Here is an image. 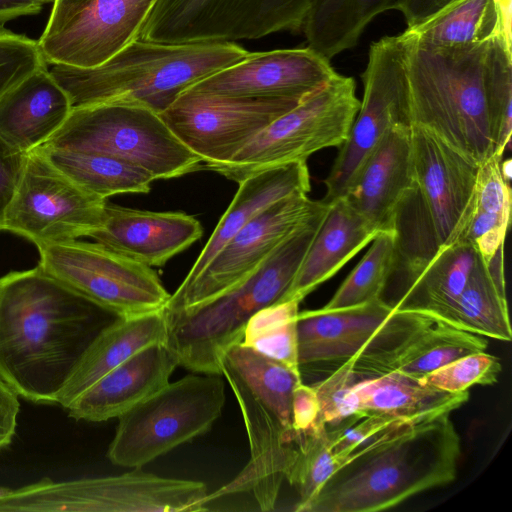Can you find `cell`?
Instances as JSON below:
<instances>
[{"label":"cell","mask_w":512,"mask_h":512,"mask_svg":"<svg viewBox=\"0 0 512 512\" xmlns=\"http://www.w3.org/2000/svg\"><path fill=\"white\" fill-rule=\"evenodd\" d=\"M118 316L38 265L0 278V377L37 404L56 399L96 336Z\"/></svg>","instance_id":"cell-1"},{"label":"cell","mask_w":512,"mask_h":512,"mask_svg":"<svg viewBox=\"0 0 512 512\" xmlns=\"http://www.w3.org/2000/svg\"><path fill=\"white\" fill-rule=\"evenodd\" d=\"M461 454L449 415L398 422L353 451L302 512H374L452 482Z\"/></svg>","instance_id":"cell-2"},{"label":"cell","mask_w":512,"mask_h":512,"mask_svg":"<svg viewBox=\"0 0 512 512\" xmlns=\"http://www.w3.org/2000/svg\"><path fill=\"white\" fill-rule=\"evenodd\" d=\"M220 371L239 405L250 455L236 477L209 493L207 500L250 493L262 511H272L298 453L292 395L301 382L300 371L242 343L224 353Z\"/></svg>","instance_id":"cell-3"},{"label":"cell","mask_w":512,"mask_h":512,"mask_svg":"<svg viewBox=\"0 0 512 512\" xmlns=\"http://www.w3.org/2000/svg\"><path fill=\"white\" fill-rule=\"evenodd\" d=\"M411 125L433 133L479 166L494 152L488 94V41L441 48L404 32Z\"/></svg>","instance_id":"cell-4"},{"label":"cell","mask_w":512,"mask_h":512,"mask_svg":"<svg viewBox=\"0 0 512 512\" xmlns=\"http://www.w3.org/2000/svg\"><path fill=\"white\" fill-rule=\"evenodd\" d=\"M234 42L163 44L136 39L90 68L52 65L72 106L130 102L157 113L185 90L248 55Z\"/></svg>","instance_id":"cell-5"},{"label":"cell","mask_w":512,"mask_h":512,"mask_svg":"<svg viewBox=\"0 0 512 512\" xmlns=\"http://www.w3.org/2000/svg\"><path fill=\"white\" fill-rule=\"evenodd\" d=\"M330 205L321 206L296 227L246 279L195 308L165 316L167 344L179 366L221 375L224 353L241 343L247 323L261 309L280 302L290 287Z\"/></svg>","instance_id":"cell-6"},{"label":"cell","mask_w":512,"mask_h":512,"mask_svg":"<svg viewBox=\"0 0 512 512\" xmlns=\"http://www.w3.org/2000/svg\"><path fill=\"white\" fill-rule=\"evenodd\" d=\"M44 146L111 155L145 170L155 180L204 168L159 113L130 102L73 107Z\"/></svg>","instance_id":"cell-7"},{"label":"cell","mask_w":512,"mask_h":512,"mask_svg":"<svg viewBox=\"0 0 512 512\" xmlns=\"http://www.w3.org/2000/svg\"><path fill=\"white\" fill-rule=\"evenodd\" d=\"M203 482L162 477L134 468L119 475L53 481L12 489L0 512H198L206 511Z\"/></svg>","instance_id":"cell-8"},{"label":"cell","mask_w":512,"mask_h":512,"mask_svg":"<svg viewBox=\"0 0 512 512\" xmlns=\"http://www.w3.org/2000/svg\"><path fill=\"white\" fill-rule=\"evenodd\" d=\"M225 404L222 375L196 373L168 383L118 418L111 463L141 468L207 433Z\"/></svg>","instance_id":"cell-9"},{"label":"cell","mask_w":512,"mask_h":512,"mask_svg":"<svg viewBox=\"0 0 512 512\" xmlns=\"http://www.w3.org/2000/svg\"><path fill=\"white\" fill-rule=\"evenodd\" d=\"M359 105L355 80L337 74L211 170L240 183L263 170L306 162L315 152L346 141Z\"/></svg>","instance_id":"cell-10"},{"label":"cell","mask_w":512,"mask_h":512,"mask_svg":"<svg viewBox=\"0 0 512 512\" xmlns=\"http://www.w3.org/2000/svg\"><path fill=\"white\" fill-rule=\"evenodd\" d=\"M308 5L309 0H155L136 39L233 42L300 31Z\"/></svg>","instance_id":"cell-11"},{"label":"cell","mask_w":512,"mask_h":512,"mask_svg":"<svg viewBox=\"0 0 512 512\" xmlns=\"http://www.w3.org/2000/svg\"><path fill=\"white\" fill-rule=\"evenodd\" d=\"M47 274L118 317L159 311L171 294L149 266L78 239L36 246Z\"/></svg>","instance_id":"cell-12"},{"label":"cell","mask_w":512,"mask_h":512,"mask_svg":"<svg viewBox=\"0 0 512 512\" xmlns=\"http://www.w3.org/2000/svg\"><path fill=\"white\" fill-rule=\"evenodd\" d=\"M361 78L364 91L358 112L324 180L326 193L321 200L327 205L345 196L361 166L390 127L411 125L402 35L385 36L371 44Z\"/></svg>","instance_id":"cell-13"},{"label":"cell","mask_w":512,"mask_h":512,"mask_svg":"<svg viewBox=\"0 0 512 512\" xmlns=\"http://www.w3.org/2000/svg\"><path fill=\"white\" fill-rule=\"evenodd\" d=\"M106 203L82 188L37 148L26 154L3 231L35 246L90 237L102 225Z\"/></svg>","instance_id":"cell-14"},{"label":"cell","mask_w":512,"mask_h":512,"mask_svg":"<svg viewBox=\"0 0 512 512\" xmlns=\"http://www.w3.org/2000/svg\"><path fill=\"white\" fill-rule=\"evenodd\" d=\"M302 100L235 97L188 88L160 116L204 168L230 161L255 135Z\"/></svg>","instance_id":"cell-15"},{"label":"cell","mask_w":512,"mask_h":512,"mask_svg":"<svg viewBox=\"0 0 512 512\" xmlns=\"http://www.w3.org/2000/svg\"><path fill=\"white\" fill-rule=\"evenodd\" d=\"M322 204L307 194L276 201L242 227L186 285H179L162 309L171 316L229 291L252 274L281 242Z\"/></svg>","instance_id":"cell-16"},{"label":"cell","mask_w":512,"mask_h":512,"mask_svg":"<svg viewBox=\"0 0 512 512\" xmlns=\"http://www.w3.org/2000/svg\"><path fill=\"white\" fill-rule=\"evenodd\" d=\"M437 321L424 313L397 309L382 298L350 307L299 312V366L386 350Z\"/></svg>","instance_id":"cell-17"},{"label":"cell","mask_w":512,"mask_h":512,"mask_svg":"<svg viewBox=\"0 0 512 512\" xmlns=\"http://www.w3.org/2000/svg\"><path fill=\"white\" fill-rule=\"evenodd\" d=\"M413 178L440 248L461 240L478 166L426 129L411 125Z\"/></svg>","instance_id":"cell-18"},{"label":"cell","mask_w":512,"mask_h":512,"mask_svg":"<svg viewBox=\"0 0 512 512\" xmlns=\"http://www.w3.org/2000/svg\"><path fill=\"white\" fill-rule=\"evenodd\" d=\"M337 74L329 59L307 46L249 52L190 88L225 96L303 100Z\"/></svg>","instance_id":"cell-19"},{"label":"cell","mask_w":512,"mask_h":512,"mask_svg":"<svg viewBox=\"0 0 512 512\" xmlns=\"http://www.w3.org/2000/svg\"><path fill=\"white\" fill-rule=\"evenodd\" d=\"M155 0H88L56 34L39 38L47 64L90 68L130 42Z\"/></svg>","instance_id":"cell-20"},{"label":"cell","mask_w":512,"mask_h":512,"mask_svg":"<svg viewBox=\"0 0 512 512\" xmlns=\"http://www.w3.org/2000/svg\"><path fill=\"white\" fill-rule=\"evenodd\" d=\"M203 234L200 222L183 212H153L106 203L97 243L149 267L164 265Z\"/></svg>","instance_id":"cell-21"},{"label":"cell","mask_w":512,"mask_h":512,"mask_svg":"<svg viewBox=\"0 0 512 512\" xmlns=\"http://www.w3.org/2000/svg\"><path fill=\"white\" fill-rule=\"evenodd\" d=\"M178 357L166 342L139 350L82 392L67 408L75 420L119 418L169 383Z\"/></svg>","instance_id":"cell-22"},{"label":"cell","mask_w":512,"mask_h":512,"mask_svg":"<svg viewBox=\"0 0 512 512\" xmlns=\"http://www.w3.org/2000/svg\"><path fill=\"white\" fill-rule=\"evenodd\" d=\"M414 186L411 125L390 127L343 197L377 230L393 229L395 210Z\"/></svg>","instance_id":"cell-23"},{"label":"cell","mask_w":512,"mask_h":512,"mask_svg":"<svg viewBox=\"0 0 512 512\" xmlns=\"http://www.w3.org/2000/svg\"><path fill=\"white\" fill-rule=\"evenodd\" d=\"M72 108L65 89L41 68L0 98V139L27 154L60 129Z\"/></svg>","instance_id":"cell-24"},{"label":"cell","mask_w":512,"mask_h":512,"mask_svg":"<svg viewBox=\"0 0 512 512\" xmlns=\"http://www.w3.org/2000/svg\"><path fill=\"white\" fill-rule=\"evenodd\" d=\"M487 344L483 336L437 321L389 349L360 353L349 360L359 380L390 372L420 379L460 357L485 351Z\"/></svg>","instance_id":"cell-25"},{"label":"cell","mask_w":512,"mask_h":512,"mask_svg":"<svg viewBox=\"0 0 512 512\" xmlns=\"http://www.w3.org/2000/svg\"><path fill=\"white\" fill-rule=\"evenodd\" d=\"M378 232L344 198L331 204L280 302H301L370 244Z\"/></svg>","instance_id":"cell-26"},{"label":"cell","mask_w":512,"mask_h":512,"mask_svg":"<svg viewBox=\"0 0 512 512\" xmlns=\"http://www.w3.org/2000/svg\"><path fill=\"white\" fill-rule=\"evenodd\" d=\"M168 325L162 310L118 317L92 341L56 404L66 409L82 392L146 346L167 342Z\"/></svg>","instance_id":"cell-27"},{"label":"cell","mask_w":512,"mask_h":512,"mask_svg":"<svg viewBox=\"0 0 512 512\" xmlns=\"http://www.w3.org/2000/svg\"><path fill=\"white\" fill-rule=\"evenodd\" d=\"M238 184L239 188L230 205L180 285L195 279L221 248L267 207L295 194H308L311 189L306 162L263 170Z\"/></svg>","instance_id":"cell-28"},{"label":"cell","mask_w":512,"mask_h":512,"mask_svg":"<svg viewBox=\"0 0 512 512\" xmlns=\"http://www.w3.org/2000/svg\"><path fill=\"white\" fill-rule=\"evenodd\" d=\"M354 393L357 413L381 414L410 422L450 415L469 398L468 390L447 392L399 372L360 380Z\"/></svg>","instance_id":"cell-29"},{"label":"cell","mask_w":512,"mask_h":512,"mask_svg":"<svg viewBox=\"0 0 512 512\" xmlns=\"http://www.w3.org/2000/svg\"><path fill=\"white\" fill-rule=\"evenodd\" d=\"M503 251L504 246L488 262L478 253L448 325L480 336L511 341Z\"/></svg>","instance_id":"cell-30"},{"label":"cell","mask_w":512,"mask_h":512,"mask_svg":"<svg viewBox=\"0 0 512 512\" xmlns=\"http://www.w3.org/2000/svg\"><path fill=\"white\" fill-rule=\"evenodd\" d=\"M404 33L429 48L486 42L511 37V0H456L424 23Z\"/></svg>","instance_id":"cell-31"},{"label":"cell","mask_w":512,"mask_h":512,"mask_svg":"<svg viewBox=\"0 0 512 512\" xmlns=\"http://www.w3.org/2000/svg\"><path fill=\"white\" fill-rule=\"evenodd\" d=\"M477 257L475 246L465 240L441 248L393 306L424 313L447 324Z\"/></svg>","instance_id":"cell-32"},{"label":"cell","mask_w":512,"mask_h":512,"mask_svg":"<svg viewBox=\"0 0 512 512\" xmlns=\"http://www.w3.org/2000/svg\"><path fill=\"white\" fill-rule=\"evenodd\" d=\"M396 5L397 0H309L302 31L308 47L330 60L355 47L367 25Z\"/></svg>","instance_id":"cell-33"},{"label":"cell","mask_w":512,"mask_h":512,"mask_svg":"<svg viewBox=\"0 0 512 512\" xmlns=\"http://www.w3.org/2000/svg\"><path fill=\"white\" fill-rule=\"evenodd\" d=\"M501 161L492 154L478 166L470 218L461 238L472 243L485 262L504 246L510 223L511 188L501 174Z\"/></svg>","instance_id":"cell-34"},{"label":"cell","mask_w":512,"mask_h":512,"mask_svg":"<svg viewBox=\"0 0 512 512\" xmlns=\"http://www.w3.org/2000/svg\"><path fill=\"white\" fill-rule=\"evenodd\" d=\"M39 149L82 188L103 200L123 193H148L155 181L145 170L111 155L44 145Z\"/></svg>","instance_id":"cell-35"},{"label":"cell","mask_w":512,"mask_h":512,"mask_svg":"<svg viewBox=\"0 0 512 512\" xmlns=\"http://www.w3.org/2000/svg\"><path fill=\"white\" fill-rule=\"evenodd\" d=\"M393 230L396 245L393 273L403 274L406 287L441 249L428 210L415 183L395 210Z\"/></svg>","instance_id":"cell-36"},{"label":"cell","mask_w":512,"mask_h":512,"mask_svg":"<svg viewBox=\"0 0 512 512\" xmlns=\"http://www.w3.org/2000/svg\"><path fill=\"white\" fill-rule=\"evenodd\" d=\"M396 263L395 233L381 230L324 309L363 304L378 298L392 277Z\"/></svg>","instance_id":"cell-37"},{"label":"cell","mask_w":512,"mask_h":512,"mask_svg":"<svg viewBox=\"0 0 512 512\" xmlns=\"http://www.w3.org/2000/svg\"><path fill=\"white\" fill-rule=\"evenodd\" d=\"M299 304L297 300H290L258 311L247 323L241 343L300 371L297 340Z\"/></svg>","instance_id":"cell-38"},{"label":"cell","mask_w":512,"mask_h":512,"mask_svg":"<svg viewBox=\"0 0 512 512\" xmlns=\"http://www.w3.org/2000/svg\"><path fill=\"white\" fill-rule=\"evenodd\" d=\"M297 446V457L286 480L299 494L294 510L302 512L341 464L332 451L324 423L316 422L310 430L297 434Z\"/></svg>","instance_id":"cell-39"},{"label":"cell","mask_w":512,"mask_h":512,"mask_svg":"<svg viewBox=\"0 0 512 512\" xmlns=\"http://www.w3.org/2000/svg\"><path fill=\"white\" fill-rule=\"evenodd\" d=\"M511 40L502 34L488 42L487 70L493 154L502 157L510 147L512 132V52Z\"/></svg>","instance_id":"cell-40"},{"label":"cell","mask_w":512,"mask_h":512,"mask_svg":"<svg viewBox=\"0 0 512 512\" xmlns=\"http://www.w3.org/2000/svg\"><path fill=\"white\" fill-rule=\"evenodd\" d=\"M501 370L499 359L483 351L460 357L420 379L435 388L458 393L474 385H493Z\"/></svg>","instance_id":"cell-41"},{"label":"cell","mask_w":512,"mask_h":512,"mask_svg":"<svg viewBox=\"0 0 512 512\" xmlns=\"http://www.w3.org/2000/svg\"><path fill=\"white\" fill-rule=\"evenodd\" d=\"M44 67L47 62L38 40L0 26V98Z\"/></svg>","instance_id":"cell-42"},{"label":"cell","mask_w":512,"mask_h":512,"mask_svg":"<svg viewBox=\"0 0 512 512\" xmlns=\"http://www.w3.org/2000/svg\"><path fill=\"white\" fill-rule=\"evenodd\" d=\"M359 381L347 359L331 375L314 385L320 406L317 422L333 427L356 414L354 387Z\"/></svg>","instance_id":"cell-43"},{"label":"cell","mask_w":512,"mask_h":512,"mask_svg":"<svg viewBox=\"0 0 512 512\" xmlns=\"http://www.w3.org/2000/svg\"><path fill=\"white\" fill-rule=\"evenodd\" d=\"M26 154L18 152L0 139V232L3 231L4 219L13 198Z\"/></svg>","instance_id":"cell-44"},{"label":"cell","mask_w":512,"mask_h":512,"mask_svg":"<svg viewBox=\"0 0 512 512\" xmlns=\"http://www.w3.org/2000/svg\"><path fill=\"white\" fill-rule=\"evenodd\" d=\"M319 400L313 386L300 382L292 395V426L296 434L310 430L317 422Z\"/></svg>","instance_id":"cell-45"},{"label":"cell","mask_w":512,"mask_h":512,"mask_svg":"<svg viewBox=\"0 0 512 512\" xmlns=\"http://www.w3.org/2000/svg\"><path fill=\"white\" fill-rule=\"evenodd\" d=\"M18 395L0 377V450L10 445L20 410Z\"/></svg>","instance_id":"cell-46"},{"label":"cell","mask_w":512,"mask_h":512,"mask_svg":"<svg viewBox=\"0 0 512 512\" xmlns=\"http://www.w3.org/2000/svg\"><path fill=\"white\" fill-rule=\"evenodd\" d=\"M456 0H397L396 9L406 21L407 28L416 27Z\"/></svg>","instance_id":"cell-47"},{"label":"cell","mask_w":512,"mask_h":512,"mask_svg":"<svg viewBox=\"0 0 512 512\" xmlns=\"http://www.w3.org/2000/svg\"><path fill=\"white\" fill-rule=\"evenodd\" d=\"M88 0H55L40 38H48L62 29Z\"/></svg>","instance_id":"cell-48"},{"label":"cell","mask_w":512,"mask_h":512,"mask_svg":"<svg viewBox=\"0 0 512 512\" xmlns=\"http://www.w3.org/2000/svg\"><path fill=\"white\" fill-rule=\"evenodd\" d=\"M38 12L21 0H0V23Z\"/></svg>","instance_id":"cell-49"},{"label":"cell","mask_w":512,"mask_h":512,"mask_svg":"<svg viewBox=\"0 0 512 512\" xmlns=\"http://www.w3.org/2000/svg\"><path fill=\"white\" fill-rule=\"evenodd\" d=\"M500 170H501V174H502L503 178L509 182L511 179V172H512V161L510 158H508L504 161H501Z\"/></svg>","instance_id":"cell-50"},{"label":"cell","mask_w":512,"mask_h":512,"mask_svg":"<svg viewBox=\"0 0 512 512\" xmlns=\"http://www.w3.org/2000/svg\"><path fill=\"white\" fill-rule=\"evenodd\" d=\"M11 491V488L0 486V499L8 495Z\"/></svg>","instance_id":"cell-51"}]
</instances>
